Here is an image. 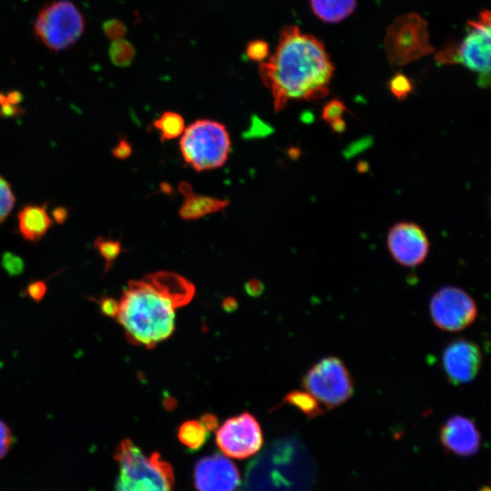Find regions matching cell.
Returning <instances> with one entry per match:
<instances>
[{
	"label": "cell",
	"instance_id": "cell-1",
	"mask_svg": "<svg viewBox=\"0 0 491 491\" xmlns=\"http://www.w3.org/2000/svg\"><path fill=\"white\" fill-rule=\"evenodd\" d=\"M322 41L297 26L281 30L275 53L259 67L263 83L271 89L276 111L290 101H315L329 94L334 74Z\"/></svg>",
	"mask_w": 491,
	"mask_h": 491
},
{
	"label": "cell",
	"instance_id": "cell-2",
	"mask_svg": "<svg viewBox=\"0 0 491 491\" xmlns=\"http://www.w3.org/2000/svg\"><path fill=\"white\" fill-rule=\"evenodd\" d=\"M195 288L176 273L159 271L128 282L115 320L128 342L152 349L175 330V311L193 298Z\"/></svg>",
	"mask_w": 491,
	"mask_h": 491
},
{
	"label": "cell",
	"instance_id": "cell-3",
	"mask_svg": "<svg viewBox=\"0 0 491 491\" xmlns=\"http://www.w3.org/2000/svg\"><path fill=\"white\" fill-rule=\"evenodd\" d=\"M120 466L115 491H172L174 470L159 452L150 456L130 439H125L115 451Z\"/></svg>",
	"mask_w": 491,
	"mask_h": 491
},
{
	"label": "cell",
	"instance_id": "cell-4",
	"mask_svg": "<svg viewBox=\"0 0 491 491\" xmlns=\"http://www.w3.org/2000/svg\"><path fill=\"white\" fill-rule=\"evenodd\" d=\"M231 141L220 122L200 120L185 128L181 152L185 162L197 171L220 168L229 158Z\"/></svg>",
	"mask_w": 491,
	"mask_h": 491
},
{
	"label": "cell",
	"instance_id": "cell-5",
	"mask_svg": "<svg viewBox=\"0 0 491 491\" xmlns=\"http://www.w3.org/2000/svg\"><path fill=\"white\" fill-rule=\"evenodd\" d=\"M84 31L85 19L69 0H57L45 6L34 24L36 37L54 52L69 49Z\"/></svg>",
	"mask_w": 491,
	"mask_h": 491
},
{
	"label": "cell",
	"instance_id": "cell-6",
	"mask_svg": "<svg viewBox=\"0 0 491 491\" xmlns=\"http://www.w3.org/2000/svg\"><path fill=\"white\" fill-rule=\"evenodd\" d=\"M490 13H480L479 18L468 22L467 36L458 46H451L436 54L439 64H461L475 73H479L489 84L490 73Z\"/></svg>",
	"mask_w": 491,
	"mask_h": 491
},
{
	"label": "cell",
	"instance_id": "cell-7",
	"mask_svg": "<svg viewBox=\"0 0 491 491\" xmlns=\"http://www.w3.org/2000/svg\"><path fill=\"white\" fill-rule=\"evenodd\" d=\"M303 387L327 410L336 409L351 399L354 382L344 362L337 357L320 359L305 375Z\"/></svg>",
	"mask_w": 491,
	"mask_h": 491
},
{
	"label": "cell",
	"instance_id": "cell-8",
	"mask_svg": "<svg viewBox=\"0 0 491 491\" xmlns=\"http://www.w3.org/2000/svg\"><path fill=\"white\" fill-rule=\"evenodd\" d=\"M385 50L390 62L397 66L407 65L434 52L425 19L418 14L397 18L388 28Z\"/></svg>",
	"mask_w": 491,
	"mask_h": 491
},
{
	"label": "cell",
	"instance_id": "cell-9",
	"mask_svg": "<svg viewBox=\"0 0 491 491\" xmlns=\"http://www.w3.org/2000/svg\"><path fill=\"white\" fill-rule=\"evenodd\" d=\"M433 323L439 329L458 332L467 329L478 316L473 298L460 288L444 287L436 292L429 303Z\"/></svg>",
	"mask_w": 491,
	"mask_h": 491
},
{
	"label": "cell",
	"instance_id": "cell-10",
	"mask_svg": "<svg viewBox=\"0 0 491 491\" xmlns=\"http://www.w3.org/2000/svg\"><path fill=\"white\" fill-rule=\"evenodd\" d=\"M218 447L227 457L245 460L258 453L263 435L258 420L249 413L227 419L216 435Z\"/></svg>",
	"mask_w": 491,
	"mask_h": 491
},
{
	"label": "cell",
	"instance_id": "cell-11",
	"mask_svg": "<svg viewBox=\"0 0 491 491\" xmlns=\"http://www.w3.org/2000/svg\"><path fill=\"white\" fill-rule=\"evenodd\" d=\"M388 248L395 261L404 267H417L429 254V242L425 231L415 223L400 222L388 234Z\"/></svg>",
	"mask_w": 491,
	"mask_h": 491
},
{
	"label": "cell",
	"instance_id": "cell-12",
	"mask_svg": "<svg viewBox=\"0 0 491 491\" xmlns=\"http://www.w3.org/2000/svg\"><path fill=\"white\" fill-rule=\"evenodd\" d=\"M483 356L473 342L458 339L446 346L442 354L443 368L454 385L470 383L480 371Z\"/></svg>",
	"mask_w": 491,
	"mask_h": 491
},
{
	"label": "cell",
	"instance_id": "cell-13",
	"mask_svg": "<svg viewBox=\"0 0 491 491\" xmlns=\"http://www.w3.org/2000/svg\"><path fill=\"white\" fill-rule=\"evenodd\" d=\"M242 483L232 461L220 454L201 458L194 468V484L198 491H237Z\"/></svg>",
	"mask_w": 491,
	"mask_h": 491
},
{
	"label": "cell",
	"instance_id": "cell-14",
	"mask_svg": "<svg viewBox=\"0 0 491 491\" xmlns=\"http://www.w3.org/2000/svg\"><path fill=\"white\" fill-rule=\"evenodd\" d=\"M441 441L448 451L468 457L479 451L481 436L473 420L457 415L451 417L442 426Z\"/></svg>",
	"mask_w": 491,
	"mask_h": 491
},
{
	"label": "cell",
	"instance_id": "cell-15",
	"mask_svg": "<svg viewBox=\"0 0 491 491\" xmlns=\"http://www.w3.org/2000/svg\"><path fill=\"white\" fill-rule=\"evenodd\" d=\"M18 231L25 240L40 242L53 225L46 205L30 204L21 208L18 214Z\"/></svg>",
	"mask_w": 491,
	"mask_h": 491
},
{
	"label": "cell",
	"instance_id": "cell-16",
	"mask_svg": "<svg viewBox=\"0 0 491 491\" xmlns=\"http://www.w3.org/2000/svg\"><path fill=\"white\" fill-rule=\"evenodd\" d=\"M179 191L185 198L184 203L179 210V216L185 220H198L207 215L223 210L230 205L229 201L195 194L191 186L187 182L179 184Z\"/></svg>",
	"mask_w": 491,
	"mask_h": 491
},
{
	"label": "cell",
	"instance_id": "cell-17",
	"mask_svg": "<svg viewBox=\"0 0 491 491\" xmlns=\"http://www.w3.org/2000/svg\"><path fill=\"white\" fill-rule=\"evenodd\" d=\"M310 4L317 18L327 23H337L354 12L357 0H310Z\"/></svg>",
	"mask_w": 491,
	"mask_h": 491
},
{
	"label": "cell",
	"instance_id": "cell-18",
	"mask_svg": "<svg viewBox=\"0 0 491 491\" xmlns=\"http://www.w3.org/2000/svg\"><path fill=\"white\" fill-rule=\"evenodd\" d=\"M210 431L198 420H188L179 427L178 438L179 442L189 451H197L208 441Z\"/></svg>",
	"mask_w": 491,
	"mask_h": 491
},
{
	"label": "cell",
	"instance_id": "cell-19",
	"mask_svg": "<svg viewBox=\"0 0 491 491\" xmlns=\"http://www.w3.org/2000/svg\"><path fill=\"white\" fill-rule=\"evenodd\" d=\"M154 126L160 131L162 141L181 137L185 130L184 120L181 115L176 112H166L158 120L154 122Z\"/></svg>",
	"mask_w": 491,
	"mask_h": 491
},
{
	"label": "cell",
	"instance_id": "cell-20",
	"mask_svg": "<svg viewBox=\"0 0 491 491\" xmlns=\"http://www.w3.org/2000/svg\"><path fill=\"white\" fill-rule=\"evenodd\" d=\"M284 402L297 407L309 418H317L323 414V410L317 400L309 393L301 390H294L285 397Z\"/></svg>",
	"mask_w": 491,
	"mask_h": 491
},
{
	"label": "cell",
	"instance_id": "cell-21",
	"mask_svg": "<svg viewBox=\"0 0 491 491\" xmlns=\"http://www.w3.org/2000/svg\"><path fill=\"white\" fill-rule=\"evenodd\" d=\"M94 249L104 259V272L107 273L113 267L115 259L120 256L122 249L120 240L105 239L103 237H98L94 242Z\"/></svg>",
	"mask_w": 491,
	"mask_h": 491
},
{
	"label": "cell",
	"instance_id": "cell-22",
	"mask_svg": "<svg viewBox=\"0 0 491 491\" xmlns=\"http://www.w3.org/2000/svg\"><path fill=\"white\" fill-rule=\"evenodd\" d=\"M109 57L115 66L125 67L130 65L135 59L133 45L128 40H118L112 43L108 50Z\"/></svg>",
	"mask_w": 491,
	"mask_h": 491
},
{
	"label": "cell",
	"instance_id": "cell-23",
	"mask_svg": "<svg viewBox=\"0 0 491 491\" xmlns=\"http://www.w3.org/2000/svg\"><path fill=\"white\" fill-rule=\"evenodd\" d=\"M16 204L11 184L0 176V225L8 218Z\"/></svg>",
	"mask_w": 491,
	"mask_h": 491
},
{
	"label": "cell",
	"instance_id": "cell-24",
	"mask_svg": "<svg viewBox=\"0 0 491 491\" xmlns=\"http://www.w3.org/2000/svg\"><path fill=\"white\" fill-rule=\"evenodd\" d=\"M390 92L399 101H404L412 93L413 89L412 82L403 74H397L390 81Z\"/></svg>",
	"mask_w": 491,
	"mask_h": 491
},
{
	"label": "cell",
	"instance_id": "cell-25",
	"mask_svg": "<svg viewBox=\"0 0 491 491\" xmlns=\"http://www.w3.org/2000/svg\"><path fill=\"white\" fill-rule=\"evenodd\" d=\"M345 111L346 106L344 103L342 101H338V99H333V101L329 102L324 107L322 118L327 123L333 125L337 123V122L342 120V115Z\"/></svg>",
	"mask_w": 491,
	"mask_h": 491
},
{
	"label": "cell",
	"instance_id": "cell-26",
	"mask_svg": "<svg viewBox=\"0 0 491 491\" xmlns=\"http://www.w3.org/2000/svg\"><path fill=\"white\" fill-rule=\"evenodd\" d=\"M247 55L253 61L264 62L269 55V44L261 40H253L247 47Z\"/></svg>",
	"mask_w": 491,
	"mask_h": 491
},
{
	"label": "cell",
	"instance_id": "cell-27",
	"mask_svg": "<svg viewBox=\"0 0 491 491\" xmlns=\"http://www.w3.org/2000/svg\"><path fill=\"white\" fill-rule=\"evenodd\" d=\"M2 267L9 276L21 275L24 271L25 264L21 256L6 252L2 256Z\"/></svg>",
	"mask_w": 491,
	"mask_h": 491
},
{
	"label": "cell",
	"instance_id": "cell-28",
	"mask_svg": "<svg viewBox=\"0 0 491 491\" xmlns=\"http://www.w3.org/2000/svg\"><path fill=\"white\" fill-rule=\"evenodd\" d=\"M103 30L106 36L111 40H122L127 34V27L123 22L118 19L112 18L105 21L103 24Z\"/></svg>",
	"mask_w": 491,
	"mask_h": 491
},
{
	"label": "cell",
	"instance_id": "cell-29",
	"mask_svg": "<svg viewBox=\"0 0 491 491\" xmlns=\"http://www.w3.org/2000/svg\"><path fill=\"white\" fill-rule=\"evenodd\" d=\"M23 113V108L11 103L6 94L0 92V118H17Z\"/></svg>",
	"mask_w": 491,
	"mask_h": 491
},
{
	"label": "cell",
	"instance_id": "cell-30",
	"mask_svg": "<svg viewBox=\"0 0 491 491\" xmlns=\"http://www.w3.org/2000/svg\"><path fill=\"white\" fill-rule=\"evenodd\" d=\"M13 443V435L11 428L0 419V460L9 453Z\"/></svg>",
	"mask_w": 491,
	"mask_h": 491
},
{
	"label": "cell",
	"instance_id": "cell-31",
	"mask_svg": "<svg viewBox=\"0 0 491 491\" xmlns=\"http://www.w3.org/2000/svg\"><path fill=\"white\" fill-rule=\"evenodd\" d=\"M47 291V286L46 282L43 281H37L30 282L26 288V294L30 297L35 303H40L43 300L45 295Z\"/></svg>",
	"mask_w": 491,
	"mask_h": 491
},
{
	"label": "cell",
	"instance_id": "cell-32",
	"mask_svg": "<svg viewBox=\"0 0 491 491\" xmlns=\"http://www.w3.org/2000/svg\"><path fill=\"white\" fill-rule=\"evenodd\" d=\"M101 313L105 316L115 319L118 312V301L114 298L104 297L97 300Z\"/></svg>",
	"mask_w": 491,
	"mask_h": 491
},
{
	"label": "cell",
	"instance_id": "cell-33",
	"mask_svg": "<svg viewBox=\"0 0 491 491\" xmlns=\"http://www.w3.org/2000/svg\"><path fill=\"white\" fill-rule=\"evenodd\" d=\"M132 152V147H131L130 143L125 139L120 140V142L118 143V145L114 147L113 150H112V154H113L115 158L120 160H125L130 158Z\"/></svg>",
	"mask_w": 491,
	"mask_h": 491
},
{
	"label": "cell",
	"instance_id": "cell-34",
	"mask_svg": "<svg viewBox=\"0 0 491 491\" xmlns=\"http://www.w3.org/2000/svg\"><path fill=\"white\" fill-rule=\"evenodd\" d=\"M201 422L210 432L215 431L218 428V419L213 414H204L201 417Z\"/></svg>",
	"mask_w": 491,
	"mask_h": 491
},
{
	"label": "cell",
	"instance_id": "cell-35",
	"mask_svg": "<svg viewBox=\"0 0 491 491\" xmlns=\"http://www.w3.org/2000/svg\"><path fill=\"white\" fill-rule=\"evenodd\" d=\"M69 218V211L66 208L57 207L53 211V218L57 224H64Z\"/></svg>",
	"mask_w": 491,
	"mask_h": 491
},
{
	"label": "cell",
	"instance_id": "cell-36",
	"mask_svg": "<svg viewBox=\"0 0 491 491\" xmlns=\"http://www.w3.org/2000/svg\"><path fill=\"white\" fill-rule=\"evenodd\" d=\"M246 290L252 296H259L263 291V285L256 279H252L246 285Z\"/></svg>",
	"mask_w": 491,
	"mask_h": 491
}]
</instances>
